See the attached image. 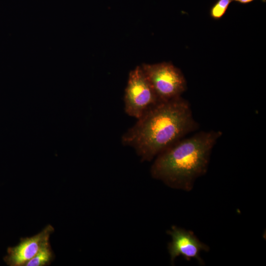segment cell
<instances>
[{
    "mask_svg": "<svg viewBox=\"0 0 266 266\" xmlns=\"http://www.w3.org/2000/svg\"><path fill=\"white\" fill-rule=\"evenodd\" d=\"M172 240L168 245V250L171 261L181 255L188 261L195 258L200 264H203V260L200 257L201 251H208L209 247L205 244L201 242L189 231L173 226L168 231Z\"/></svg>",
    "mask_w": 266,
    "mask_h": 266,
    "instance_id": "obj_6",
    "label": "cell"
},
{
    "mask_svg": "<svg viewBox=\"0 0 266 266\" xmlns=\"http://www.w3.org/2000/svg\"><path fill=\"white\" fill-rule=\"evenodd\" d=\"M233 1V0H218L210 10V15L211 18L214 20L222 18Z\"/></svg>",
    "mask_w": 266,
    "mask_h": 266,
    "instance_id": "obj_8",
    "label": "cell"
},
{
    "mask_svg": "<svg viewBox=\"0 0 266 266\" xmlns=\"http://www.w3.org/2000/svg\"><path fill=\"white\" fill-rule=\"evenodd\" d=\"M255 0H233V1H236L241 4H247L250 3Z\"/></svg>",
    "mask_w": 266,
    "mask_h": 266,
    "instance_id": "obj_9",
    "label": "cell"
},
{
    "mask_svg": "<svg viewBox=\"0 0 266 266\" xmlns=\"http://www.w3.org/2000/svg\"><path fill=\"white\" fill-rule=\"evenodd\" d=\"M55 256L50 242H48L39 250L35 256L28 261L25 266H47L54 261Z\"/></svg>",
    "mask_w": 266,
    "mask_h": 266,
    "instance_id": "obj_7",
    "label": "cell"
},
{
    "mask_svg": "<svg viewBox=\"0 0 266 266\" xmlns=\"http://www.w3.org/2000/svg\"><path fill=\"white\" fill-rule=\"evenodd\" d=\"M54 232L53 227L48 225L33 236L21 237L18 245L8 247L4 261L9 266H25L49 241L50 236Z\"/></svg>",
    "mask_w": 266,
    "mask_h": 266,
    "instance_id": "obj_5",
    "label": "cell"
},
{
    "mask_svg": "<svg viewBox=\"0 0 266 266\" xmlns=\"http://www.w3.org/2000/svg\"><path fill=\"white\" fill-rule=\"evenodd\" d=\"M124 101L126 113L137 119L162 102L140 66L129 73Z\"/></svg>",
    "mask_w": 266,
    "mask_h": 266,
    "instance_id": "obj_4",
    "label": "cell"
},
{
    "mask_svg": "<svg viewBox=\"0 0 266 266\" xmlns=\"http://www.w3.org/2000/svg\"><path fill=\"white\" fill-rule=\"evenodd\" d=\"M141 67L161 102L181 97L187 83L181 71L172 64H143Z\"/></svg>",
    "mask_w": 266,
    "mask_h": 266,
    "instance_id": "obj_3",
    "label": "cell"
},
{
    "mask_svg": "<svg viewBox=\"0 0 266 266\" xmlns=\"http://www.w3.org/2000/svg\"><path fill=\"white\" fill-rule=\"evenodd\" d=\"M199 128L189 102L179 97L162 102L137 119L122 136L142 160L150 161Z\"/></svg>",
    "mask_w": 266,
    "mask_h": 266,
    "instance_id": "obj_1",
    "label": "cell"
},
{
    "mask_svg": "<svg viewBox=\"0 0 266 266\" xmlns=\"http://www.w3.org/2000/svg\"><path fill=\"white\" fill-rule=\"evenodd\" d=\"M222 134L219 130L200 131L177 141L157 156L153 176L190 190L195 180L206 172L212 149Z\"/></svg>",
    "mask_w": 266,
    "mask_h": 266,
    "instance_id": "obj_2",
    "label": "cell"
}]
</instances>
